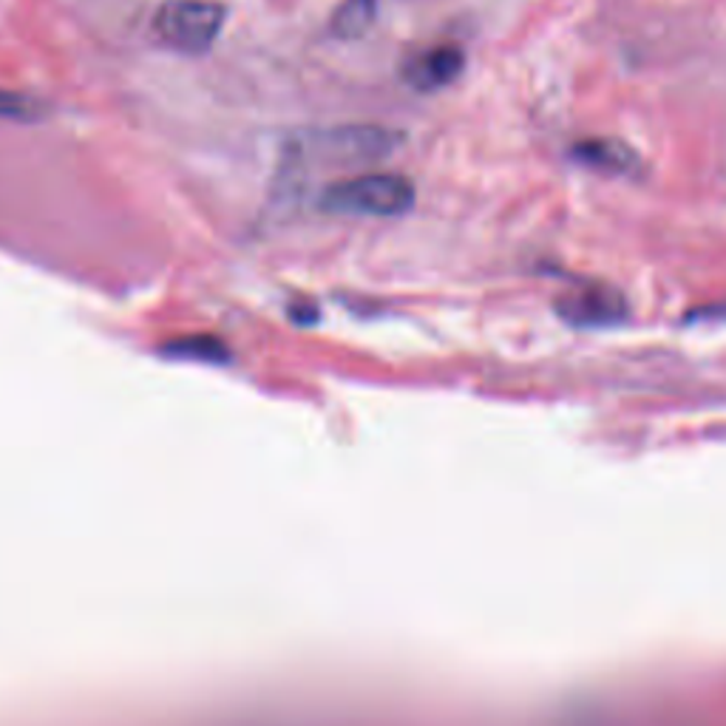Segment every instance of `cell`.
<instances>
[{"instance_id": "2", "label": "cell", "mask_w": 726, "mask_h": 726, "mask_svg": "<svg viewBox=\"0 0 726 726\" xmlns=\"http://www.w3.org/2000/svg\"><path fill=\"white\" fill-rule=\"evenodd\" d=\"M228 9L219 0H165L154 15V35L182 54H205L221 35Z\"/></svg>"}, {"instance_id": "3", "label": "cell", "mask_w": 726, "mask_h": 726, "mask_svg": "<svg viewBox=\"0 0 726 726\" xmlns=\"http://www.w3.org/2000/svg\"><path fill=\"white\" fill-rule=\"evenodd\" d=\"M400 142V133L381 128V125H344L335 131L323 133V151L327 156L344 165H360V162H378L390 156Z\"/></svg>"}, {"instance_id": "1", "label": "cell", "mask_w": 726, "mask_h": 726, "mask_svg": "<svg viewBox=\"0 0 726 726\" xmlns=\"http://www.w3.org/2000/svg\"><path fill=\"white\" fill-rule=\"evenodd\" d=\"M415 184L400 174H364L330 184L318 207L335 216H400L415 205Z\"/></svg>"}, {"instance_id": "8", "label": "cell", "mask_w": 726, "mask_h": 726, "mask_svg": "<svg viewBox=\"0 0 726 726\" xmlns=\"http://www.w3.org/2000/svg\"><path fill=\"white\" fill-rule=\"evenodd\" d=\"M49 117V105L23 91L0 89V119L9 123H37V119Z\"/></svg>"}, {"instance_id": "4", "label": "cell", "mask_w": 726, "mask_h": 726, "mask_svg": "<svg viewBox=\"0 0 726 726\" xmlns=\"http://www.w3.org/2000/svg\"><path fill=\"white\" fill-rule=\"evenodd\" d=\"M462 66H466V54L460 46H432V49H423L406 60L404 82L420 94H434V91L451 86L462 74Z\"/></svg>"}, {"instance_id": "7", "label": "cell", "mask_w": 726, "mask_h": 726, "mask_svg": "<svg viewBox=\"0 0 726 726\" xmlns=\"http://www.w3.org/2000/svg\"><path fill=\"white\" fill-rule=\"evenodd\" d=\"M378 17V0H341L330 17V31L335 40H358L372 29Z\"/></svg>"}, {"instance_id": "6", "label": "cell", "mask_w": 726, "mask_h": 726, "mask_svg": "<svg viewBox=\"0 0 726 726\" xmlns=\"http://www.w3.org/2000/svg\"><path fill=\"white\" fill-rule=\"evenodd\" d=\"M573 160L602 174H633L638 168V154L627 142L613 137H587L571 148Z\"/></svg>"}, {"instance_id": "5", "label": "cell", "mask_w": 726, "mask_h": 726, "mask_svg": "<svg viewBox=\"0 0 726 726\" xmlns=\"http://www.w3.org/2000/svg\"><path fill=\"white\" fill-rule=\"evenodd\" d=\"M559 313L573 323H610L624 316V298L608 286H587L559 302Z\"/></svg>"}]
</instances>
